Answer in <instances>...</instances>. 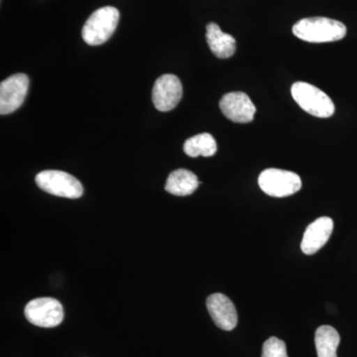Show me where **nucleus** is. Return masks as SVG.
<instances>
[{"label": "nucleus", "mask_w": 357, "mask_h": 357, "mask_svg": "<svg viewBox=\"0 0 357 357\" xmlns=\"http://www.w3.org/2000/svg\"><path fill=\"white\" fill-rule=\"evenodd\" d=\"M296 37L310 43L338 41L347 35V27L340 21L326 17L304 18L293 26Z\"/></svg>", "instance_id": "f257e3e1"}, {"label": "nucleus", "mask_w": 357, "mask_h": 357, "mask_svg": "<svg viewBox=\"0 0 357 357\" xmlns=\"http://www.w3.org/2000/svg\"><path fill=\"white\" fill-rule=\"evenodd\" d=\"M291 93L301 109L319 119H328L335 114L333 100L323 91L304 82H298L292 86Z\"/></svg>", "instance_id": "f03ea898"}, {"label": "nucleus", "mask_w": 357, "mask_h": 357, "mask_svg": "<svg viewBox=\"0 0 357 357\" xmlns=\"http://www.w3.org/2000/svg\"><path fill=\"white\" fill-rule=\"evenodd\" d=\"M119 21V11L115 7L105 6L95 11L84 25L83 38L86 44L98 46L112 36Z\"/></svg>", "instance_id": "7ed1b4c3"}, {"label": "nucleus", "mask_w": 357, "mask_h": 357, "mask_svg": "<svg viewBox=\"0 0 357 357\" xmlns=\"http://www.w3.org/2000/svg\"><path fill=\"white\" fill-rule=\"evenodd\" d=\"M258 184L268 196L285 198L300 191L302 180L299 175L290 171L270 168L260 174Z\"/></svg>", "instance_id": "20e7f679"}, {"label": "nucleus", "mask_w": 357, "mask_h": 357, "mask_svg": "<svg viewBox=\"0 0 357 357\" xmlns=\"http://www.w3.org/2000/svg\"><path fill=\"white\" fill-rule=\"evenodd\" d=\"M35 181L40 189L53 196L77 199L84 194V188L81 182L74 176L63 171H43L36 176Z\"/></svg>", "instance_id": "39448f33"}, {"label": "nucleus", "mask_w": 357, "mask_h": 357, "mask_svg": "<svg viewBox=\"0 0 357 357\" xmlns=\"http://www.w3.org/2000/svg\"><path fill=\"white\" fill-rule=\"evenodd\" d=\"M26 319L32 325L40 328H55L64 319V309L58 300L53 298H38L26 305Z\"/></svg>", "instance_id": "423d86ee"}, {"label": "nucleus", "mask_w": 357, "mask_h": 357, "mask_svg": "<svg viewBox=\"0 0 357 357\" xmlns=\"http://www.w3.org/2000/svg\"><path fill=\"white\" fill-rule=\"evenodd\" d=\"M29 88L25 74H15L0 84V114H13L24 102Z\"/></svg>", "instance_id": "0eeeda50"}, {"label": "nucleus", "mask_w": 357, "mask_h": 357, "mask_svg": "<svg viewBox=\"0 0 357 357\" xmlns=\"http://www.w3.org/2000/svg\"><path fill=\"white\" fill-rule=\"evenodd\" d=\"M182 96V84L175 75H163L155 82L152 100L159 112H167L175 109Z\"/></svg>", "instance_id": "6e6552de"}, {"label": "nucleus", "mask_w": 357, "mask_h": 357, "mask_svg": "<svg viewBox=\"0 0 357 357\" xmlns=\"http://www.w3.org/2000/svg\"><path fill=\"white\" fill-rule=\"evenodd\" d=\"M220 107L227 119L236 123H248L255 119V105L249 96L241 91L223 96Z\"/></svg>", "instance_id": "1a4fd4ad"}, {"label": "nucleus", "mask_w": 357, "mask_h": 357, "mask_svg": "<svg viewBox=\"0 0 357 357\" xmlns=\"http://www.w3.org/2000/svg\"><path fill=\"white\" fill-rule=\"evenodd\" d=\"M206 307L218 328L223 331L234 330L237 326V312L234 303L222 293H215L206 299Z\"/></svg>", "instance_id": "9d476101"}, {"label": "nucleus", "mask_w": 357, "mask_h": 357, "mask_svg": "<svg viewBox=\"0 0 357 357\" xmlns=\"http://www.w3.org/2000/svg\"><path fill=\"white\" fill-rule=\"evenodd\" d=\"M333 229V220L328 217L319 218L307 227L301 248L307 255L318 252L328 243Z\"/></svg>", "instance_id": "9b49d317"}, {"label": "nucleus", "mask_w": 357, "mask_h": 357, "mask_svg": "<svg viewBox=\"0 0 357 357\" xmlns=\"http://www.w3.org/2000/svg\"><path fill=\"white\" fill-rule=\"evenodd\" d=\"M206 38L211 51L218 58H230L236 53V39L231 35L222 32L220 26L215 23H210L206 26Z\"/></svg>", "instance_id": "f8f14e48"}, {"label": "nucleus", "mask_w": 357, "mask_h": 357, "mask_svg": "<svg viewBox=\"0 0 357 357\" xmlns=\"http://www.w3.org/2000/svg\"><path fill=\"white\" fill-rule=\"evenodd\" d=\"M198 177L191 171L178 169L169 175L167 178L165 190L174 196H190L198 189Z\"/></svg>", "instance_id": "ddd939ff"}, {"label": "nucleus", "mask_w": 357, "mask_h": 357, "mask_svg": "<svg viewBox=\"0 0 357 357\" xmlns=\"http://www.w3.org/2000/svg\"><path fill=\"white\" fill-rule=\"evenodd\" d=\"M340 333L331 326H321L314 335L318 357H337V351L340 345Z\"/></svg>", "instance_id": "4468645a"}, {"label": "nucleus", "mask_w": 357, "mask_h": 357, "mask_svg": "<svg viewBox=\"0 0 357 357\" xmlns=\"http://www.w3.org/2000/svg\"><path fill=\"white\" fill-rule=\"evenodd\" d=\"M218 146L215 138L210 133H201L185 141V153L192 158L199 156L211 157L217 153Z\"/></svg>", "instance_id": "2eb2a0df"}, {"label": "nucleus", "mask_w": 357, "mask_h": 357, "mask_svg": "<svg viewBox=\"0 0 357 357\" xmlns=\"http://www.w3.org/2000/svg\"><path fill=\"white\" fill-rule=\"evenodd\" d=\"M261 357H288L285 342L279 338H268L262 347Z\"/></svg>", "instance_id": "dca6fc26"}]
</instances>
